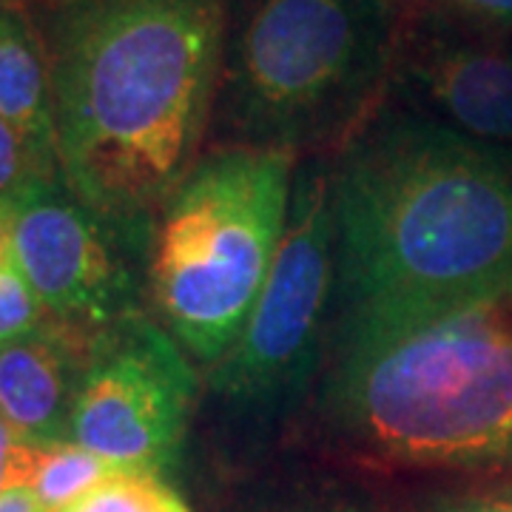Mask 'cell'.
<instances>
[{"mask_svg": "<svg viewBox=\"0 0 512 512\" xmlns=\"http://www.w3.org/2000/svg\"><path fill=\"white\" fill-rule=\"evenodd\" d=\"M336 325L512 276V157L421 111H379L330 163Z\"/></svg>", "mask_w": 512, "mask_h": 512, "instance_id": "7a4b0ae2", "label": "cell"}, {"mask_svg": "<svg viewBox=\"0 0 512 512\" xmlns=\"http://www.w3.org/2000/svg\"><path fill=\"white\" fill-rule=\"evenodd\" d=\"M296 154L222 146L191 168L154 222L148 305L205 370L237 342L274 268L291 211Z\"/></svg>", "mask_w": 512, "mask_h": 512, "instance_id": "277c9868", "label": "cell"}, {"mask_svg": "<svg viewBox=\"0 0 512 512\" xmlns=\"http://www.w3.org/2000/svg\"><path fill=\"white\" fill-rule=\"evenodd\" d=\"M37 177H55V174H43L32 151L18 137V131L6 120H0V202L15 200Z\"/></svg>", "mask_w": 512, "mask_h": 512, "instance_id": "9a60e30c", "label": "cell"}, {"mask_svg": "<svg viewBox=\"0 0 512 512\" xmlns=\"http://www.w3.org/2000/svg\"><path fill=\"white\" fill-rule=\"evenodd\" d=\"M191 359L148 313L92 336L72 407V441L128 473H168L197 402Z\"/></svg>", "mask_w": 512, "mask_h": 512, "instance_id": "ba28073f", "label": "cell"}, {"mask_svg": "<svg viewBox=\"0 0 512 512\" xmlns=\"http://www.w3.org/2000/svg\"><path fill=\"white\" fill-rule=\"evenodd\" d=\"M393 72L424 117L512 157V52L433 6L407 9Z\"/></svg>", "mask_w": 512, "mask_h": 512, "instance_id": "9c48e42d", "label": "cell"}, {"mask_svg": "<svg viewBox=\"0 0 512 512\" xmlns=\"http://www.w3.org/2000/svg\"><path fill=\"white\" fill-rule=\"evenodd\" d=\"M424 512H512V490L444 495L430 501Z\"/></svg>", "mask_w": 512, "mask_h": 512, "instance_id": "ac0fdd59", "label": "cell"}, {"mask_svg": "<svg viewBox=\"0 0 512 512\" xmlns=\"http://www.w3.org/2000/svg\"><path fill=\"white\" fill-rule=\"evenodd\" d=\"M52 77L57 165L97 214L154 225L200 163L225 0H26Z\"/></svg>", "mask_w": 512, "mask_h": 512, "instance_id": "6da1fadb", "label": "cell"}, {"mask_svg": "<svg viewBox=\"0 0 512 512\" xmlns=\"http://www.w3.org/2000/svg\"><path fill=\"white\" fill-rule=\"evenodd\" d=\"M0 120L18 131L43 174H60L49 57L26 0L0 6Z\"/></svg>", "mask_w": 512, "mask_h": 512, "instance_id": "8fae6325", "label": "cell"}, {"mask_svg": "<svg viewBox=\"0 0 512 512\" xmlns=\"http://www.w3.org/2000/svg\"><path fill=\"white\" fill-rule=\"evenodd\" d=\"M57 512H191L160 476L114 473Z\"/></svg>", "mask_w": 512, "mask_h": 512, "instance_id": "4fadbf2b", "label": "cell"}, {"mask_svg": "<svg viewBox=\"0 0 512 512\" xmlns=\"http://www.w3.org/2000/svg\"><path fill=\"white\" fill-rule=\"evenodd\" d=\"M15 225H12V202H0V265L15 262Z\"/></svg>", "mask_w": 512, "mask_h": 512, "instance_id": "ffe728a7", "label": "cell"}, {"mask_svg": "<svg viewBox=\"0 0 512 512\" xmlns=\"http://www.w3.org/2000/svg\"><path fill=\"white\" fill-rule=\"evenodd\" d=\"M0 512H46L32 487H9L0 493Z\"/></svg>", "mask_w": 512, "mask_h": 512, "instance_id": "d6986e66", "label": "cell"}, {"mask_svg": "<svg viewBox=\"0 0 512 512\" xmlns=\"http://www.w3.org/2000/svg\"><path fill=\"white\" fill-rule=\"evenodd\" d=\"M49 313L40 296L20 271L18 259L0 265V345L18 342L49 325Z\"/></svg>", "mask_w": 512, "mask_h": 512, "instance_id": "5bb4252c", "label": "cell"}, {"mask_svg": "<svg viewBox=\"0 0 512 512\" xmlns=\"http://www.w3.org/2000/svg\"><path fill=\"white\" fill-rule=\"evenodd\" d=\"M114 473H123V470L74 441H63L52 447H40L32 490L46 512H57Z\"/></svg>", "mask_w": 512, "mask_h": 512, "instance_id": "7c38bea8", "label": "cell"}, {"mask_svg": "<svg viewBox=\"0 0 512 512\" xmlns=\"http://www.w3.org/2000/svg\"><path fill=\"white\" fill-rule=\"evenodd\" d=\"M89 336L49 322L0 345V419L23 444L72 441V407Z\"/></svg>", "mask_w": 512, "mask_h": 512, "instance_id": "30bf717a", "label": "cell"}, {"mask_svg": "<svg viewBox=\"0 0 512 512\" xmlns=\"http://www.w3.org/2000/svg\"><path fill=\"white\" fill-rule=\"evenodd\" d=\"M393 6H404V9H419V6H430V0H390Z\"/></svg>", "mask_w": 512, "mask_h": 512, "instance_id": "7402d4cb", "label": "cell"}, {"mask_svg": "<svg viewBox=\"0 0 512 512\" xmlns=\"http://www.w3.org/2000/svg\"><path fill=\"white\" fill-rule=\"evenodd\" d=\"M3 3H9V0H0V6H3Z\"/></svg>", "mask_w": 512, "mask_h": 512, "instance_id": "603a6c76", "label": "cell"}, {"mask_svg": "<svg viewBox=\"0 0 512 512\" xmlns=\"http://www.w3.org/2000/svg\"><path fill=\"white\" fill-rule=\"evenodd\" d=\"M285 512H367L356 510V507H345V504H302V507H291Z\"/></svg>", "mask_w": 512, "mask_h": 512, "instance_id": "44dd1931", "label": "cell"}, {"mask_svg": "<svg viewBox=\"0 0 512 512\" xmlns=\"http://www.w3.org/2000/svg\"><path fill=\"white\" fill-rule=\"evenodd\" d=\"M390 0H254L225 49L214 117L228 146H322L362 126L393 69Z\"/></svg>", "mask_w": 512, "mask_h": 512, "instance_id": "5b68a950", "label": "cell"}, {"mask_svg": "<svg viewBox=\"0 0 512 512\" xmlns=\"http://www.w3.org/2000/svg\"><path fill=\"white\" fill-rule=\"evenodd\" d=\"M322 419L384 467H512V276L333 328Z\"/></svg>", "mask_w": 512, "mask_h": 512, "instance_id": "3957f363", "label": "cell"}, {"mask_svg": "<svg viewBox=\"0 0 512 512\" xmlns=\"http://www.w3.org/2000/svg\"><path fill=\"white\" fill-rule=\"evenodd\" d=\"M330 305H336V245L330 165L296 168L285 237L268 282L231 350L208 370L225 413L279 419L316 373Z\"/></svg>", "mask_w": 512, "mask_h": 512, "instance_id": "8992f818", "label": "cell"}, {"mask_svg": "<svg viewBox=\"0 0 512 512\" xmlns=\"http://www.w3.org/2000/svg\"><path fill=\"white\" fill-rule=\"evenodd\" d=\"M430 6L476 32L501 35L512 29V0H430Z\"/></svg>", "mask_w": 512, "mask_h": 512, "instance_id": "2e32d148", "label": "cell"}, {"mask_svg": "<svg viewBox=\"0 0 512 512\" xmlns=\"http://www.w3.org/2000/svg\"><path fill=\"white\" fill-rule=\"evenodd\" d=\"M37 458H40V447L23 444L9 430V424L0 419V470H9L18 481V487H32Z\"/></svg>", "mask_w": 512, "mask_h": 512, "instance_id": "e0dca14e", "label": "cell"}, {"mask_svg": "<svg viewBox=\"0 0 512 512\" xmlns=\"http://www.w3.org/2000/svg\"><path fill=\"white\" fill-rule=\"evenodd\" d=\"M15 256L55 325L80 336L131 316L148 302L154 225L97 214L63 177H37L12 200Z\"/></svg>", "mask_w": 512, "mask_h": 512, "instance_id": "52a82bcc", "label": "cell"}]
</instances>
